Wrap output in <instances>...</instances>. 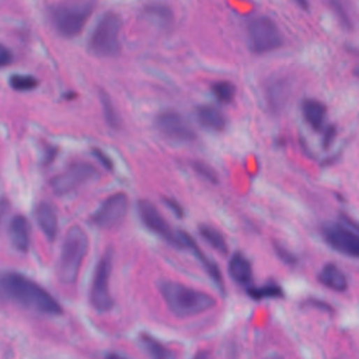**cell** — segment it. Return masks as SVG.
I'll use <instances>...</instances> for the list:
<instances>
[{
    "label": "cell",
    "mask_w": 359,
    "mask_h": 359,
    "mask_svg": "<svg viewBox=\"0 0 359 359\" xmlns=\"http://www.w3.org/2000/svg\"><path fill=\"white\" fill-rule=\"evenodd\" d=\"M0 292L20 306L48 316H59L62 307L41 285L33 279L17 274L6 272L0 277Z\"/></svg>",
    "instance_id": "1"
},
{
    "label": "cell",
    "mask_w": 359,
    "mask_h": 359,
    "mask_svg": "<svg viewBox=\"0 0 359 359\" xmlns=\"http://www.w3.org/2000/svg\"><path fill=\"white\" fill-rule=\"evenodd\" d=\"M159 291L168 310L177 317H193L217 306V300L212 295L180 282L161 281Z\"/></svg>",
    "instance_id": "2"
},
{
    "label": "cell",
    "mask_w": 359,
    "mask_h": 359,
    "mask_svg": "<svg viewBox=\"0 0 359 359\" xmlns=\"http://www.w3.org/2000/svg\"><path fill=\"white\" fill-rule=\"evenodd\" d=\"M89 250V237L80 226H72L64 240L59 261H58V278L62 284H75L83 260Z\"/></svg>",
    "instance_id": "3"
},
{
    "label": "cell",
    "mask_w": 359,
    "mask_h": 359,
    "mask_svg": "<svg viewBox=\"0 0 359 359\" xmlns=\"http://www.w3.org/2000/svg\"><path fill=\"white\" fill-rule=\"evenodd\" d=\"M93 10L94 0H69L52 8L51 20L61 36L72 38L82 33Z\"/></svg>",
    "instance_id": "4"
},
{
    "label": "cell",
    "mask_w": 359,
    "mask_h": 359,
    "mask_svg": "<svg viewBox=\"0 0 359 359\" xmlns=\"http://www.w3.org/2000/svg\"><path fill=\"white\" fill-rule=\"evenodd\" d=\"M121 16L112 12L105 13L89 38V51L100 58L117 57L121 51Z\"/></svg>",
    "instance_id": "5"
},
{
    "label": "cell",
    "mask_w": 359,
    "mask_h": 359,
    "mask_svg": "<svg viewBox=\"0 0 359 359\" xmlns=\"http://www.w3.org/2000/svg\"><path fill=\"white\" fill-rule=\"evenodd\" d=\"M247 41L253 54L264 55L281 48L284 37L272 19L267 16H256L247 24Z\"/></svg>",
    "instance_id": "6"
},
{
    "label": "cell",
    "mask_w": 359,
    "mask_h": 359,
    "mask_svg": "<svg viewBox=\"0 0 359 359\" xmlns=\"http://www.w3.org/2000/svg\"><path fill=\"white\" fill-rule=\"evenodd\" d=\"M111 272H112V251L108 249L100 257L96 265L91 289H90V303L93 309L97 310L98 313L110 312L114 306V300L110 292Z\"/></svg>",
    "instance_id": "7"
},
{
    "label": "cell",
    "mask_w": 359,
    "mask_h": 359,
    "mask_svg": "<svg viewBox=\"0 0 359 359\" xmlns=\"http://www.w3.org/2000/svg\"><path fill=\"white\" fill-rule=\"evenodd\" d=\"M97 177L98 171L94 166L87 163H75L51 180V187L55 194L66 196Z\"/></svg>",
    "instance_id": "8"
},
{
    "label": "cell",
    "mask_w": 359,
    "mask_h": 359,
    "mask_svg": "<svg viewBox=\"0 0 359 359\" xmlns=\"http://www.w3.org/2000/svg\"><path fill=\"white\" fill-rule=\"evenodd\" d=\"M327 244L348 257L359 258V233L342 224H327L321 229Z\"/></svg>",
    "instance_id": "9"
},
{
    "label": "cell",
    "mask_w": 359,
    "mask_h": 359,
    "mask_svg": "<svg viewBox=\"0 0 359 359\" xmlns=\"http://www.w3.org/2000/svg\"><path fill=\"white\" fill-rule=\"evenodd\" d=\"M129 201L124 193L108 197L93 214L91 222L100 229H114L119 226L128 214Z\"/></svg>",
    "instance_id": "10"
},
{
    "label": "cell",
    "mask_w": 359,
    "mask_h": 359,
    "mask_svg": "<svg viewBox=\"0 0 359 359\" xmlns=\"http://www.w3.org/2000/svg\"><path fill=\"white\" fill-rule=\"evenodd\" d=\"M138 211L139 217L143 222V225L157 236H160L163 240H166L168 244H171L175 249H183L182 240H180L178 232H174L167 221L161 217L159 210L149 201H139L138 203Z\"/></svg>",
    "instance_id": "11"
},
{
    "label": "cell",
    "mask_w": 359,
    "mask_h": 359,
    "mask_svg": "<svg viewBox=\"0 0 359 359\" xmlns=\"http://www.w3.org/2000/svg\"><path fill=\"white\" fill-rule=\"evenodd\" d=\"M156 126L163 135L178 142H191L197 136L190 122L182 114L171 110L163 111L157 115Z\"/></svg>",
    "instance_id": "12"
},
{
    "label": "cell",
    "mask_w": 359,
    "mask_h": 359,
    "mask_svg": "<svg viewBox=\"0 0 359 359\" xmlns=\"http://www.w3.org/2000/svg\"><path fill=\"white\" fill-rule=\"evenodd\" d=\"M291 82L284 76H272L264 85V97L271 112L279 114L288 104Z\"/></svg>",
    "instance_id": "13"
},
{
    "label": "cell",
    "mask_w": 359,
    "mask_h": 359,
    "mask_svg": "<svg viewBox=\"0 0 359 359\" xmlns=\"http://www.w3.org/2000/svg\"><path fill=\"white\" fill-rule=\"evenodd\" d=\"M178 236H180V240H182L183 249L190 250V251L200 260V263L203 264L204 270H205L207 274L211 277V279L217 284V286H218L221 291H224L222 274H221V270H219L218 264H217L214 260H211L210 257H207V256L201 251V249L198 247V244L196 243V240H194L189 233L180 230V232H178Z\"/></svg>",
    "instance_id": "14"
},
{
    "label": "cell",
    "mask_w": 359,
    "mask_h": 359,
    "mask_svg": "<svg viewBox=\"0 0 359 359\" xmlns=\"http://www.w3.org/2000/svg\"><path fill=\"white\" fill-rule=\"evenodd\" d=\"M36 219L44 236L54 242L58 236V215L55 208L48 203H41L36 210Z\"/></svg>",
    "instance_id": "15"
},
{
    "label": "cell",
    "mask_w": 359,
    "mask_h": 359,
    "mask_svg": "<svg viewBox=\"0 0 359 359\" xmlns=\"http://www.w3.org/2000/svg\"><path fill=\"white\" fill-rule=\"evenodd\" d=\"M9 236L12 246L20 251L27 253L30 249V225L23 215H17L12 219L9 226Z\"/></svg>",
    "instance_id": "16"
},
{
    "label": "cell",
    "mask_w": 359,
    "mask_h": 359,
    "mask_svg": "<svg viewBox=\"0 0 359 359\" xmlns=\"http://www.w3.org/2000/svg\"><path fill=\"white\" fill-rule=\"evenodd\" d=\"M300 110L305 121L310 125L312 129L314 131L324 129L327 108L321 101L314 98H306L302 101Z\"/></svg>",
    "instance_id": "17"
},
{
    "label": "cell",
    "mask_w": 359,
    "mask_h": 359,
    "mask_svg": "<svg viewBox=\"0 0 359 359\" xmlns=\"http://www.w3.org/2000/svg\"><path fill=\"white\" fill-rule=\"evenodd\" d=\"M229 274L236 284L244 286L250 285L253 281V267L250 260L242 253H235L229 261Z\"/></svg>",
    "instance_id": "18"
},
{
    "label": "cell",
    "mask_w": 359,
    "mask_h": 359,
    "mask_svg": "<svg viewBox=\"0 0 359 359\" xmlns=\"http://www.w3.org/2000/svg\"><path fill=\"white\" fill-rule=\"evenodd\" d=\"M318 281L321 285L334 292H344L348 289V278L335 264H325L318 274Z\"/></svg>",
    "instance_id": "19"
},
{
    "label": "cell",
    "mask_w": 359,
    "mask_h": 359,
    "mask_svg": "<svg viewBox=\"0 0 359 359\" xmlns=\"http://www.w3.org/2000/svg\"><path fill=\"white\" fill-rule=\"evenodd\" d=\"M198 122L211 131L221 132L226 128V118L221 110L214 105H201L197 108Z\"/></svg>",
    "instance_id": "20"
},
{
    "label": "cell",
    "mask_w": 359,
    "mask_h": 359,
    "mask_svg": "<svg viewBox=\"0 0 359 359\" xmlns=\"http://www.w3.org/2000/svg\"><path fill=\"white\" fill-rule=\"evenodd\" d=\"M143 19L160 29H168L173 24V13L166 5H147L143 9Z\"/></svg>",
    "instance_id": "21"
},
{
    "label": "cell",
    "mask_w": 359,
    "mask_h": 359,
    "mask_svg": "<svg viewBox=\"0 0 359 359\" xmlns=\"http://www.w3.org/2000/svg\"><path fill=\"white\" fill-rule=\"evenodd\" d=\"M143 351L150 359H175V355L154 337L143 334L139 338Z\"/></svg>",
    "instance_id": "22"
},
{
    "label": "cell",
    "mask_w": 359,
    "mask_h": 359,
    "mask_svg": "<svg viewBox=\"0 0 359 359\" xmlns=\"http://www.w3.org/2000/svg\"><path fill=\"white\" fill-rule=\"evenodd\" d=\"M200 235L214 250L219 251L221 254L228 253V243H226L224 235L218 229H215L210 225H201L200 226Z\"/></svg>",
    "instance_id": "23"
},
{
    "label": "cell",
    "mask_w": 359,
    "mask_h": 359,
    "mask_svg": "<svg viewBox=\"0 0 359 359\" xmlns=\"http://www.w3.org/2000/svg\"><path fill=\"white\" fill-rule=\"evenodd\" d=\"M247 293L254 300H263V299H275L282 298L284 291L282 288L275 282H267L261 286H250L247 289Z\"/></svg>",
    "instance_id": "24"
},
{
    "label": "cell",
    "mask_w": 359,
    "mask_h": 359,
    "mask_svg": "<svg viewBox=\"0 0 359 359\" xmlns=\"http://www.w3.org/2000/svg\"><path fill=\"white\" fill-rule=\"evenodd\" d=\"M215 98L222 103V104H229L233 101L235 94H236V87L232 82L228 80H221V82H215L211 87Z\"/></svg>",
    "instance_id": "25"
},
{
    "label": "cell",
    "mask_w": 359,
    "mask_h": 359,
    "mask_svg": "<svg viewBox=\"0 0 359 359\" xmlns=\"http://www.w3.org/2000/svg\"><path fill=\"white\" fill-rule=\"evenodd\" d=\"M100 100H101V105H103V111H104V117H105V122L111 126V128H118L119 126V117L111 103V98L108 97L107 93L101 91L100 93Z\"/></svg>",
    "instance_id": "26"
},
{
    "label": "cell",
    "mask_w": 359,
    "mask_h": 359,
    "mask_svg": "<svg viewBox=\"0 0 359 359\" xmlns=\"http://www.w3.org/2000/svg\"><path fill=\"white\" fill-rule=\"evenodd\" d=\"M10 86L17 91H30L38 86V80L30 75H15L10 78Z\"/></svg>",
    "instance_id": "27"
},
{
    "label": "cell",
    "mask_w": 359,
    "mask_h": 359,
    "mask_svg": "<svg viewBox=\"0 0 359 359\" xmlns=\"http://www.w3.org/2000/svg\"><path fill=\"white\" fill-rule=\"evenodd\" d=\"M328 3L332 9V12L335 13V16L338 17L339 23L345 27V29H351L352 27V23H351V17L342 3V0H328Z\"/></svg>",
    "instance_id": "28"
},
{
    "label": "cell",
    "mask_w": 359,
    "mask_h": 359,
    "mask_svg": "<svg viewBox=\"0 0 359 359\" xmlns=\"http://www.w3.org/2000/svg\"><path fill=\"white\" fill-rule=\"evenodd\" d=\"M193 167L197 171V174H200L203 178H205L207 182H210L212 184H218L219 183V178H218L217 171L211 166H208L207 163H204V161H194Z\"/></svg>",
    "instance_id": "29"
},
{
    "label": "cell",
    "mask_w": 359,
    "mask_h": 359,
    "mask_svg": "<svg viewBox=\"0 0 359 359\" xmlns=\"http://www.w3.org/2000/svg\"><path fill=\"white\" fill-rule=\"evenodd\" d=\"M274 250H275L278 258H279L281 261H284L285 264H288V265H295V264L298 263V257H296L291 250H288L285 246H282V244H279V243H274Z\"/></svg>",
    "instance_id": "30"
},
{
    "label": "cell",
    "mask_w": 359,
    "mask_h": 359,
    "mask_svg": "<svg viewBox=\"0 0 359 359\" xmlns=\"http://www.w3.org/2000/svg\"><path fill=\"white\" fill-rule=\"evenodd\" d=\"M324 133H323V146L327 149L331 146V143L335 140L337 136V129L334 125H325L324 126Z\"/></svg>",
    "instance_id": "31"
},
{
    "label": "cell",
    "mask_w": 359,
    "mask_h": 359,
    "mask_svg": "<svg viewBox=\"0 0 359 359\" xmlns=\"http://www.w3.org/2000/svg\"><path fill=\"white\" fill-rule=\"evenodd\" d=\"M163 203L166 204V207H167L177 218H183V217H184V210H183V207L180 205L175 200H173V198H163Z\"/></svg>",
    "instance_id": "32"
},
{
    "label": "cell",
    "mask_w": 359,
    "mask_h": 359,
    "mask_svg": "<svg viewBox=\"0 0 359 359\" xmlns=\"http://www.w3.org/2000/svg\"><path fill=\"white\" fill-rule=\"evenodd\" d=\"M12 62H13L12 51L8 47H5L3 44H0V68L9 66Z\"/></svg>",
    "instance_id": "33"
},
{
    "label": "cell",
    "mask_w": 359,
    "mask_h": 359,
    "mask_svg": "<svg viewBox=\"0 0 359 359\" xmlns=\"http://www.w3.org/2000/svg\"><path fill=\"white\" fill-rule=\"evenodd\" d=\"M93 156H94L105 168L112 170V160L110 159V156H108L105 152H103L101 149H93Z\"/></svg>",
    "instance_id": "34"
},
{
    "label": "cell",
    "mask_w": 359,
    "mask_h": 359,
    "mask_svg": "<svg viewBox=\"0 0 359 359\" xmlns=\"http://www.w3.org/2000/svg\"><path fill=\"white\" fill-rule=\"evenodd\" d=\"M55 154H57V149L55 147H52V146H48L47 147V150H45V157H44V164H50V163H52V160H54V157H55Z\"/></svg>",
    "instance_id": "35"
},
{
    "label": "cell",
    "mask_w": 359,
    "mask_h": 359,
    "mask_svg": "<svg viewBox=\"0 0 359 359\" xmlns=\"http://www.w3.org/2000/svg\"><path fill=\"white\" fill-rule=\"evenodd\" d=\"M309 305H312L313 307H320V309H323V310H330V312H332V309H331V306L327 303V302H321V300H310L309 302Z\"/></svg>",
    "instance_id": "36"
},
{
    "label": "cell",
    "mask_w": 359,
    "mask_h": 359,
    "mask_svg": "<svg viewBox=\"0 0 359 359\" xmlns=\"http://www.w3.org/2000/svg\"><path fill=\"white\" fill-rule=\"evenodd\" d=\"M193 359H212V355H211V352H208V351H200V352H197V353L194 355Z\"/></svg>",
    "instance_id": "37"
},
{
    "label": "cell",
    "mask_w": 359,
    "mask_h": 359,
    "mask_svg": "<svg viewBox=\"0 0 359 359\" xmlns=\"http://www.w3.org/2000/svg\"><path fill=\"white\" fill-rule=\"evenodd\" d=\"M295 2H296L302 9H305V10L309 9V0H295Z\"/></svg>",
    "instance_id": "38"
},
{
    "label": "cell",
    "mask_w": 359,
    "mask_h": 359,
    "mask_svg": "<svg viewBox=\"0 0 359 359\" xmlns=\"http://www.w3.org/2000/svg\"><path fill=\"white\" fill-rule=\"evenodd\" d=\"M105 359H128V358H125V356H122L119 353H108L105 356Z\"/></svg>",
    "instance_id": "39"
},
{
    "label": "cell",
    "mask_w": 359,
    "mask_h": 359,
    "mask_svg": "<svg viewBox=\"0 0 359 359\" xmlns=\"http://www.w3.org/2000/svg\"><path fill=\"white\" fill-rule=\"evenodd\" d=\"M265 359H285V358H282L281 355H277V353H271V355L267 356Z\"/></svg>",
    "instance_id": "40"
},
{
    "label": "cell",
    "mask_w": 359,
    "mask_h": 359,
    "mask_svg": "<svg viewBox=\"0 0 359 359\" xmlns=\"http://www.w3.org/2000/svg\"><path fill=\"white\" fill-rule=\"evenodd\" d=\"M5 212H6V208L3 207V203H0V218L5 215Z\"/></svg>",
    "instance_id": "41"
},
{
    "label": "cell",
    "mask_w": 359,
    "mask_h": 359,
    "mask_svg": "<svg viewBox=\"0 0 359 359\" xmlns=\"http://www.w3.org/2000/svg\"><path fill=\"white\" fill-rule=\"evenodd\" d=\"M353 75H355L356 78H359V66H356V68L353 69Z\"/></svg>",
    "instance_id": "42"
}]
</instances>
